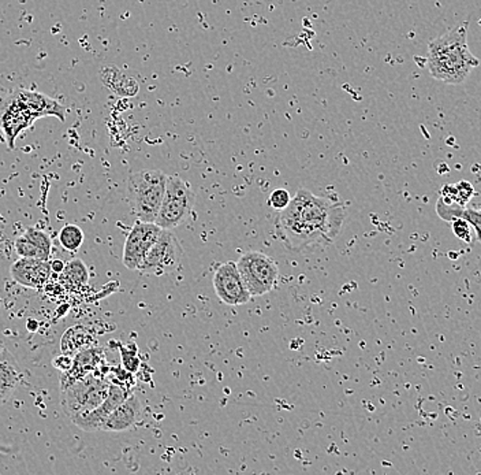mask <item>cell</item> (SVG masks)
Listing matches in <instances>:
<instances>
[{"mask_svg": "<svg viewBox=\"0 0 481 475\" xmlns=\"http://www.w3.org/2000/svg\"><path fill=\"white\" fill-rule=\"evenodd\" d=\"M24 236L36 245L37 250L44 255L47 261L50 259L51 251H53V242H51V237L44 231H40V229L36 228H28L24 232Z\"/></svg>", "mask_w": 481, "mask_h": 475, "instance_id": "44dd1931", "label": "cell"}, {"mask_svg": "<svg viewBox=\"0 0 481 475\" xmlns=\"http://www.w3.org/2000/svg\"><path fill=\"white\" fill-rule=\"evenodd\" d=\"M237 267L252 298L266 295L277 287L280 267L266 253L260 251L242 253L238 259Z\"/></svg>", "mask_w": 481, "mask_h": 475, "instance_id": "8992f818", "label": "cell"}, {"mask_svg": "<svg viewBox=\"0 0 481 475\" xmlns=\"http://www.w3.org/2000/svg\"><path fill=\"white\" fill-rule=\"evenodd\" d=\"M183 256L182 245L172 229H162L161 236L148 251L139 270L150 274H170L182 266Z\"/></svg>", "mask_w": 481, "mask_h": 475, "instance_id": "52a82bcc", "label": "cell"}, {"mask_svg": "<svg viewBox=\"0 0 481 475\" xmlns=\"http://www.w3.org/2000/svg\"><path fill=\"white\" fill-rule=\"evenodd\" d=\"M111 382L104 377H97L94 372L64 388L61 393L62 409L73 420L78 415L86 414L104 401L110 391Z\"/></svg>", "mask_w": 481, "mask_h": 475, "instance_id": "277c9868", "label": "cell"}, {"mask_svg": "<svg viewBox=\"0 0 481 475\" xmlns=\"http://www.w3.org/2000/svg\"><path fill=\"white\" fill-rule=\"evenodd\" d=\"M456 191H458L456 203L461 204V206H465L473 198V195H475L473 186L469 183H466V181H461V183H456Z\"/></svg>", "mask_w": 481, "mask_h": 475, "instance_id": "cb8c5ba5", "label": "cell"}, {"mask_svg": "<svg viewBox=\"0 0 481 475\" xmlns=\"http://www.w3.org/2000/svg\"><path fill=\"white\" fill-rule=\"evenodd\" d=\"M73 364V356L64 355V353H62L61 356H58V358L54 361V366L56 367V369L62 370V371H67V370L72 367Z\"/></svg>", "mask_w": 481, "mask_h": 475, "instance_id": "d4e9b609", "label": "cell"}, {"mask_svg": "<svg viewBox=\"0 0 481 475\" xmlns=\"http://www.w3.org/2000/svg\"><path fill=\"white\" fill-rule=\"evenodd\" d=\"M5 350H6V348H5V345L2 344V342H0V355H2V353H4Z\"/></svg>", "mask_w": 481, "mask_h": 475, "instance_id": "4316f807", "label": "cell"}, {"mask_svg": "<svg viewBox=\"0 0 481 475\" xmlns=\"http://www.w3.org/2000/svg\"><path fill=\"white\" fill-rule=\"evenodd\" d=\"M64 262H62L61 259H55V261L51 262V270L53 272H58V274H61L62 272H64Z\"/></svg>", "mask_w": 481, "mask_h": 475, "instance_id": "484cf974", "label": "cell"}, {"mask_svg": "<svg viewBox=\"0 0 481 475\" xmlns=\"http://www.w3.org/2000/svg\"><path fill=\"white\" fill-rule=\"evenodd\" d=\"M103 359V351L99 347H88L73 356V364L62 374L61 388L69 387L73 382L94 372Z\"/></svg>", "mask_w": 481, "mask_h": 475, "instance_id": "9a60e30c", "label": "cell"}, {"mask_svg": "<svg viewBox=\"0 0 481 475\" xmlns=\"http://www.w3.org/2000/svg\"><path fill=\"white\" fill-rule=\"evenodd\" d=\"M451 228H453L454 234L458 237L462 242L470 244L472 242V226L462 220V218H456V220L451 221Z\"/></svg>", "mask_w": 481, "mask_h": 475, "instance_id": "603a6c76", "label": "cell"}, {"mask_svg": "<svg viewBox=\"0 0 481 475\" xmlns=\"http://www.w3.org/2000/svg\"><path fill=\"white\" fill-rule=\"evenodd\" d=\"M290 202V193L283 188L275 189L274 193H271V196H270L269 199L270 206H271L272 209L277 210V212H282V210H285Z\"/></svg>", "mask_w": 481, "mask_h": 475, "instance_id": "7402d4cb", "label": "cell"}, {"mask_svg": "<svg viewBox=\"0 0 481 475\" xmlns=\"http://www.w3.org/2000/svg\"><path fill=\"white\" fill-rule=\"evenodd\" d=\"M92 337L88 329L83 326H74L70 328L62 337V353L64 355L74 356L80 351L91 347Z\"/></svg>", "mask_w": 481, "mask_h": 475, "instance_id": "ac0fdd59", "label": "cell"}, {"mask_svg": "<svg viewBox=\"0 0 481 475\" xmlns=\"http://www.w3.org/2000/svg\"><path fill=\"white\" fill-rule=\"evenodd\" d=\"M15 92L18 98L26 104V107L34 113L37 120L43 117H56L62 123L66 120V109L58 101L50 98L48 94L32 91V89H17Z\"/></svg>", "mask_w": 481, "mask_h": 475, "instance_id": "5bb4252c", "label": "cell"}, {"mask_svg": "<svg viewBox=\"0 0 481 475\" xmlns=\"http://www.w3.org/2000/svg\"><path fill=\"white\" fill-rule=\"evenodd\" d=\"M194 202L196 195L191 183L180 175H170L156 225L162 229H174L182 225L193 212Z\"/></svg>", "mask_w": 481, "mask_h": 475, "instance_id": "5b68a950", "label": "cell"}, {"mask_svg": "<svg viewBox=\"0 0 481 475\" xmlns=\"http://www.w3.org/2000/svg\"><path fill=\"white\" fill-rule=\"evenodd\" d=\"M51 262L43 259L20 258L10 267V274L15 282L26 288H43L50 280Z\"/></svg>", "mask_w": 481, "mask_h": 475, "instance_id": "7c38bea8", "label": "cell"}, {"mask_svg": "<svg viewBox=\"0 0 481 475\" xmlns=\"http://www.w3.org/2000/svg\"><path fill=\"white\" fill-rule=\"evenodd\" d=\"M23 370L13 353L5 350L0 355V404L15 392L23 381Z\"/></svg>", "mask_w": 481, "mask_h": 475, "instance_id": "2e32d148", "label": "cell"}, {"mask_svg": "<svg viewBox=\"0 0 481 475\" xmlns=\"http://www.w3.org/2000/svg\"><path fill=\"white\" fill-rule=\"evenodd\" d=\"M213 288L219 301L227 306H242L252 299L234 262H226L218 267L213 275Z\"/></svg>", "mask_w": 481, "mask_h": 475, "instance_id": "ba28073f", "label": "cell"}, {"mask_svg": "<svg viewBox=\"0 0 481 475\" xmlns=\"http://www.w3.org/2000/svg\"><path fill=\"white\" fill-rule=\"evenodd\" d=\"M142 406L136 395L128 396L103 423V431H126L139 422Z\"/></svg>", "mask_w": 481, "mask_h": 475, "instance_id": "4fadbf2b", "label": "cell"}, {"mask_svg": "<svg viewBox=\"0 0 481 475\" xmlns=\"http://www.w3.org/2000/svg\"><path fill=\"white\" fill-rule=\"evenodd\" d=\"M62 282L72 290L85 287L89 282V272L86 264L81 259L74 258L64 264L61 272Z\"/></svg>", "mask_w": 481, "mask_h": 475, "instance_id": "d6986e66", "label": "cell"}, {"mask_svg": "<svg viewBox=\"0 0 481 475\" xmlns=\"http://www.w3.org/2000/svg\"><path fill=\"white\" fill-rule=\"evenodd\" d=\"M162 228L153 223H142L137 220L126 237L123 247V264L129 270H139L145 255L161 236Z\"/></svg>", "mask_w": 481, "mask_h": 475, "instance_id": "30bf717a", "label": "cell"}, {"mask_svg": "<svg viewBox=\"0 0 481 475\" xmlns=\"http://www.w3.org/2000/svg\"><path fill=\"white\" fill-rule=\"evenodd\" d=\"M128 396V392L123 388L111 384L107 398L104 399V401L100 406H97L92 411L86 412V414L78 415V417L73 418L70 421L83 431L102 430L103 423L110 417L111 412L119 404L123 403Z\"/></svg>", "mask_w": 481, "mask_h": 475, "instance_id": "8fae6325", "label": "cell"}, {"mask_svg": "<svg viewBox=\"0 0 481 475\" xmlns=\"http://www.w3.org/2000/svg\"><path fill=\"white\" fill-rule=\"evenodd\" d=\"M169 175L162 170L150 169L129 175L128 195L137 220L155 223L166 193Z\"/></svg>", "mask_w": 481, "mask_h": 475, "instance_id": "3957f363", "label": "cell"}, {"mask_svg": "<svg viewBox=\"0 0 481 475\" xmlns=\"http://www.w3.org/2000/svg\"><path fill=\"white\" fill-rule=\"evenodd\" d=\"M36 120L34 113L18 98L15 92L4 101L0 106V129L9 148H15L17 137L31 128Z\"/></svg>", "mask_w": 481, "mask_h": 475, "instance_id": "9c48e42d", "label": "cell"}, {"mask_svg": "<svg viewBox=\"0 0 481 475\" xmlns=\"http://www.w3.org/2000/svg\"><path fill=\"white\" fill-rule=\"evenodd\" d=\"M480 64L467 47V24H459L428 45L427 67L435 80L458 85Z\"/></svg>", "mask_w": 481, "mask_h": 475, "instance_id": "7a4b0ae2", "label": "cell"}, {"mask_svg": "<svg viewBox=\"0 0 481 475\" xmlns=\"http://www.w3.org/2000/svg\"><path fill=\"white\" fill-rule=\"evenodd\" d=\"M437 214L439 215L440 220L446 221V223H451L456 218L466 221L472 229H475L477 240L481 242V212L478 210L461 206L458 203H445L442 198H439L437 202Z\"/></svg>", "mask_w": 481, "mask_h": 475, "instance_id": "e0dca14e", "label": "cell"}, {"mask_svg": "<svg viewBox=\"0 0 481 475\" xmlns=\"http://www.w3.org/2000/svg\"><path fill=\"white\" fill-rule=\"evenodd\" d=\"M345 220L340 203L299 189L285 210L280 212L275 226L286 247L304 251L313 245H329L337 239Z\"/></svg>", "mask_w": 481, "mask_h": 475, "instance_id": "6da1fadb", "label": "cell"}, {"mask_svg": "<svg viewBox=\"0 0 481 475\" xmlns=\"http://www.w3.org/2000/svg\"><path fill=\"white\" fill-rule=\"evenodd\" d=\"M83 239H85L83 232L81 231L80 226L74 225V223H67L59 233V242H61L62 247L66 251H72V252L83 245Z\"/></svg>", "mask_w": 481, "mask_h": 475, "instance_id": "ffe728a7", "label": "cell"}]
</instances>
